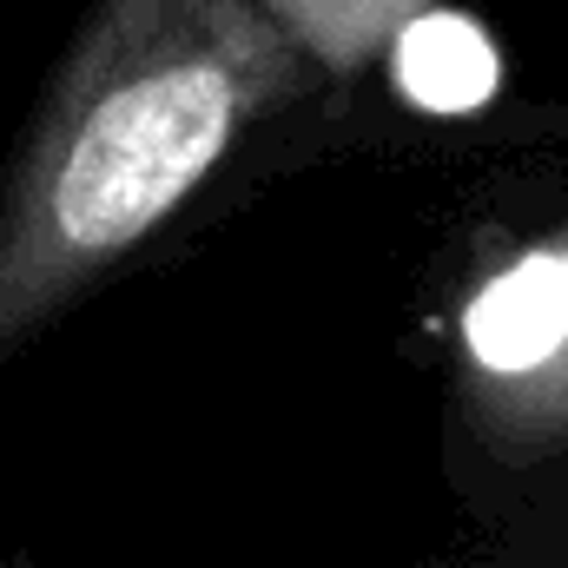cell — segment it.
I'll use <instances>...</instances> for the list:
<instances>
[{"instance_id": "cell-3", "label": "cell", "mask_w": 568, "mask_h": 568, "mask_svg": "<svg viewBox=\"0 0 568 568\" xmlns=\"http://www.w3.org/2000/svg\"><path fill=\"white\" fill-rule=\"evenodd\" d=\"M496 80H503L496 47L463 13H417L397 33V87L424 113H476L496 93Z\"/></svg>"}, {"instance_id": "cell-2", "label": "cell", "mask_w": 568, "mask_h": 568, "mask_svg": "<svg viewBox=\"0 0 568 568\" xmlns=\"http://www.w3.org/2000/svg\"><path fill=\"white\" fill-rule=\"evenodd\" d=\"M469 351L489 371H536L568 344V258H523L496 284L476 291L469 317Z\"/></svg>"}, {"instance_id": "cell-1", "label": "cell", "mask_w": 568, "mask_h": 568, "mask_svg": "<svg viewBox=\"0 0 568 568\" xmlns=\"http://www.w3.org/2000/svg\"><path fill=\"white\" fill-rule=\"evenodd\" d=\"M265 0H100L0 192V351L145 245L278 93Z\"/></svg>"}, {"instance_id": "cell-4", "label": "cell", "mask_w": 568, "mask_h": 568, "mask_svg": "<svg viewBox=\"0 0 568 568\" xmlns=\"http://www.w3.org/2000/svg\"><path fill=\"white\" fill-rule=\"evenodd\" d=\"M417 7H424V0H265L272 27L291 33L297 47L324 53L331 67H351V60H364L377 40L404 33V27L417 20Z\"/></svg>"}]
</instances>
